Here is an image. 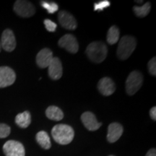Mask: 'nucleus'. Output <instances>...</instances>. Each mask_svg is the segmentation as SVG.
I'll return each instance as SVG.
<instances>
[{
    "label": "nucleus",
    "instance_id": "obj_1",
    "mask_svg": "<svg viewBox=\"0 0 156 156\" xmlns=\"http://www.w3.org/2000/svg\"><path fill=\"white\" fill-rule=\"evenodd\" d=\"M54 140L60 145H68L73 141L75 132L72 126L67 124H56L51 130Z\"/></svg>",
    "mask_w": 156,
    "mask_h": 156
},
{
    "label": "nucleus",
    "instance_id": "obj_2",
    "mask_svg": "<svg viewBox=\"0 0 156 156\" xmlns=\"http://www.w3.org/2000/svg\"><path fill=\"white\" fill-rule=\"evenodd\" d=\"M85 52L90 60L95 63H101L106 59L108 48L103 42L94 41L87 46Z\"/></svg>",
    "mask_w": 156,
    "mask_h": 156
},
{
    "label": "nucleus",
    "instance_id": "obj_3",
    "mask_svg": "<svg viewBox=\"0 0 156 156\" xmlns=\"http://www.w3.org/2000/svg\"><path fill=\"white\" fill-rule=\"evenodd\" d=\"M136 41L135 38L131 36H124L120 39L119 43L117 56L121 60H125L128 58L135 49Z\"/></svg>",
    "mask_w": 156,
    "mask_h": 156
},
{
    "label": "nucleus",
    "instance_id": "obj_4",
    "mask_svg": "<svg viewBox=\"0 0 156 156\" xmlns=\"http://www.w3.org/2000/svg\"><path fill=\"white\" fill-rule=\"evenodd\" d=\"M143 76L139 71H133L129 74L126 80V91L129 95H133L142 87Z\"/></svg>",
    "mask_w": 156,
    "mask_h": 156
},
{
    "label": "nucleus",
    "instance_id": "obj_5",
    "mask_svg": "<svg viewBox=\"0 0 156 156\" xmlns=\"http://www.w3.org/2000/svg\"><path fill=\"white\" fill-rule=\"evenodd\" d=\"M13 9L17 15L23 17H30L36 13V8L32 3L25 0L15 2Z\"/></svg>",
    "mask_w": 156,
    "mask_h": 156
},
{
    "label": "nucleus",
    "instance_id": "obj_6",
    "mask_svg": "<svg viewBox=\"0 0 156 156\" xmlns=\"http://www.w3.org/2000/svg\"><path fill=\"white\" fill-rule=\"evenodd\" d=\"M3 152L6 156H25L24 146L21 142L9 140L3 145Z\"/></svg>",
    "mask_w": 156,
    "mask_h": 156
},
{
    "label": "nucleus",
    "instance_id": "obj_7",
    "mask_svg": "<svg viewBox=\"0 0 156 156\" xmlns=\"http://www.w3.org/2000/svg\"><path fill=\"white\" fill-rule=\"evenodd\" d=\"M58 46L71 54H76L79 50V44L73 35L66 34L58 40Z\"/></svg>",
    "mask_w": 156,
    "mask_h": 156
},
{
    "label": "nucleus",
    "instance_id": "obj_8",
    "mask_svg": "<svg viewBox=\"0 0 156 156\" xmlns=\"http://www.w3.org/2000/svg\"><path fill=\"white\" fill-rule=\"evenodd\" d=\"M16 75L9 67H0V88L10 86L15 83Z\"/></svg>",
    "mask_w": 156,
    "mask_h": 156
},
{
    "label": "nucleus",
    "instance_id": "obj_9",
    "mask_svg": "<svg viewBox=\"0 0 156 156\" xmlns=\"http://www.w3.org/2000/svg\"><path fill=\"white\" fill-rule=\"evenodd\" d=\"M0 41H1L2 47L6 51H12L16 47V40H15L14 33L10 29H6L3 31Z\"/></svg>",
    "mask_w": 156,
    "mask_h": 156
},
{
    "label": "nucleus",
    "instance_id": "obj_10",
    "mask_svg": "<svg viewBox=\"0 0 156 156\" xmlns=\"http://www.w3.org/2000/svg\"><path fill=\"white\" fill-rule=\"evenodd\" d=\"M58 20L59 24L67 30H73L77 28V21L73 15L67 11H60L58 15Z\"/></svg>",
    "mask_w": 156,
    "mask_h": 156
},
{
    "label": "nucleus",
    "instance_id": "obj_11",
    "mask_svg": "<svg viewBox=\"0 0 156 156\" xmlns=\"http://www.w3.org/2000/svg\"><path fill=\"white\" fill-rule=\"evenodd\" d=\"M98 89L103 95L109 96L116 90V85L110 77H103L98 83Z\"/></svg>",
    "mask_w": 156,
    "mask_h": 156
},
{
    "label": "nucleus",
    "instance_id": "obj_12",
    "mask_svg": "<svg viewBox=\"0 0 156 156\" xmlns=\"http://www.w3.org/2000/svg\"><path fill=\"white\" fill-rule=\"evenodd\" d=\"M81 121L84 126L90 131H95L102 125L101 122H98L95 115L90 112H86L82 114Z\"/></svg>",
    "mask_w": 156,
    "mask_h": 156
},
{
    "label": "nucleus",
    "instance_id": "obj_13",
    "mask_svg": "<svg viewBox=\"0 0 156 156\" xmlns=\"http://www.w3.org/2000/svg\"><path fill=\"white\" fill-rule=\"evenodd\" d=\"M48 76L54 80H57L62 77L63 74L62 64L58 57H54L48 65Z\"/></svg>",
    "mask_w": 156,
    "mask_h": 156
},
{
    "label": "nucleus",
    "instance_id": "obj_14",
    "mask_svg": "<svg viewBox=\"0 0 156 156\" xmlns=\"http://www.w3.org/2000/svg\"><path fill=\"white\" fill-rule=\"evenodd\" d=\"M53 58V52L49 48H43L37 54L36 64L39 67L46 68L48 67Z\"/></svg>",
    "mask_w": 156,
    "mask_h": 156
},
{
    "label": "nucleus",
    "instance_id": "obj_15",
    "mask_svg": "<svg viewBox=\"0 0 156 156\" xmlns=\"http://www.w3.org/2000/svg\"><path fill=\"white\" fill-rule=\"evenodd\" d=\"M124 129L119 123L114 122L109 124L107 134V140L111 143L116 142L122 135Z\"/></svg>",
    "mask_w": 156,
    "mask_h": 156
},
{
    "label": "nucleus",
    "instance_id": "obj_16",
    "mask_svg": "<svg viewBox=\"0 0 156 156\" xmlns=\"http://www.w3.org/2000/svg\"><path fill=\"white\" fill-rule=\"evenodd\" d=\"M15 123L20 128H27L31 123L30 113L28 111H25L24 112L17 114L15 117Z\"/></svg>",
    "mask_w": 156,
    "mask_h": 156
},
{
    "label": "nucleus",
    "instance_id": "obj_17",
    "mask_svg": "<svg viewBox=\"0 0 156 156\" xmlns=\"http://www.w3.org/2000/svg\"><path fill=\"white\" fill-rule=\"evenodd\" d=\"M46 115L48 119L53 121H60L64 118V113L58 107L51 106L46 110Z\"/></svg>",
    "mask_w": 156,
    "mask_h": 156
},
{
    "label": "nucleus",
    "instance_id": "obj_18",
    "mask_svg": "<svg viewBox=\"0 0 156 156\" xmlns=\"http://www.w3.org/2000/svg\"><path fill=\"white\" fill-rule=\"evenodd\" d=\"M36 141L42 148L45 150L50 149L51 147L50 137L48 133L45 131H40L36 134Z\"/></svg>",
    "mask_w": 156,
    "mask_h": 156
},
{
    "label": "nucleus",
    "instance_id": "obj_19",
    "mask_svg": "<svg viewBox=\"0 0 156 156\" xmlns=\"http://www.w3.org/2000/svg\"><path fill=\"white\" fill-rule=\"evenodd\" d=\"M119 29L116 25H113L108 29V33H107L106 40L108 44L110 45H113L116 44L119 39Z\"/></svg>",
    "mask_w": 156,
    "mask_h": 156
},
{
    "label": "nucleus",
    "instance_id": "obj_20",
    "mask_svg": "<svg viewBox=\"0 0 156 156\" xmlns=\"http://www.w3.org/2000/svg\"><path fill=\"white\" fill-rule=\"evenodd\" d=\"M151 9V2H147L145 5H142V7H137V6H134L133 7V10L134 14L137 17H146L149 14L150 11Z\"/></svg>",
    "mask_w": 156,
    "mask_h": 156
},
{
    "label": "nucleus",
    "instance_id": "obj_21",
    "mask_svg": "<svg viewBox=\"0 0 156 156\" xmlns=\"http://www.w3.org/2000/svg\"><path fill=\"white\" fill-rule=\"evenodd\" d=\"M41 5L45 9H46L48 12L50 13V14H54L58 9V6L57 4L53 2L42 1L41 2Z\"/></svg>",
    "mask_w": 156,
    "mask_h": 156
},
{
    "label": "nucleus",
    "instance_id": "obj_22",
    "mask_svg": "<svg viewBox=\"0 0 156 156\" xmlns=\"http://www.w3.org/2000/svg\"><path fill=\"white\" fill-rule=\"evenodd\" d=\"M11 129L7 124H0V138H5L10 134Z\"/></svg>",
    "mask_w": 156,
    "mask_h": 156
},
{
    "label": "nucleus",
    "instance_id": "obj_23",
    "mask_svg": "<svg viewBox=\"0 0 156 156\" xmlns=\"http://www.w3.org/2000/svg\"><path fill=\"white\" fill-rule=\"evenodd\" d=\"M111 3L109 1L107 0H104V1L99 2L95 3L94 5V10L95 11H102L106 7L110 6Z\"/></svg>",
    "mask_w": 156,
    "mask_h": 156
},
{
    "label": "nucleus",
    "instance_id": "obj_24",
    "mask_svg": "<svg viewBox=\"0 0 156 156\" xmlns=\"http://www.w3.org/2000/svg\"><path fill=\"white\" fill-rule=\"evenodd\" d=\"M44 23L45 25V27H46V30L48 31H49V32H54V31L56 30L57 25H56L55 23H54L53 21L51 20L46 19L44 20Z\"/></svg>",
    "mask_w": 156,
    "mask_h": 156
},
{
    "label": "nucleus",
    "instance_id": "obj_25",
    "mask_svg": "<svg viewBox=\"0 0 156 156\" xmlns=\"http://www.w3.org/2000/svg\"><path fill=\"white\" fill-rule=\"evenodd\" d=\"M147 67L149 69L150 73L152 75L155 76L156 75V58L153 57L151 58V61H149L147 64Z\"/></svg>",
    "mask_w": 156,
    "mask_h": 156
},
{
    "label": "nucleus",
    "instance_id": "obj_26",
    "mask_svg": "<svg viewBox=\"0 0 156 156\" xmlns=\"http://www.w3.org/2000/svg\"><path fill=\"white\" fill-rule=\"evenodd\" d=\"M150 116H151V119L154 121L156 120V107L153 106V108L150 111Z\"/></svg>",
    "mask_w": 156,
    "mask_h": 156
},
{
    "label": "nucleus",
    "instance_id": "obj_27",
    "mask_svg": "<svg viewBox=\"0 0 156 156\" xmlns=\"http://www.w3.org/2000/svg\"><path fill=\"white\" fill-rule=\"evenodd\" d=\"M145 156H156V150L155 148H152L147 152Z\"/></svg>",
    "mask_w": 156,
    "mask_h": 156
},
{
    "label": "nucleus",
    "instance_id": "obj_28",
    "mask_svg": "<svg viewBox=\"0 0 156 156\" xmlns=\"http://www.w3.org/2000/svg\"><path fill=\"white\" fill-rule=\"evenodd\" d=\"M2 50V46H1V41H0V52H1Z\"/></svg>",
    "mask_w": 156,
    "mask_h": 156
},
{
    "label": "nucleus",
    "instance_id": "obj_29",
    "mask_svg": "<svg viewBox=\"0 0 156 156\" xmlns=\"http://www.w3.org/2000/svg\"><path fill=\"white\" fill-rule=\"evenodd\" d=\"M136 2H138V3H141V2H142V1H136Z\"/></svg>",
    "mask_w": 156,
    "mask_h": 156
},
{
    "label": "nucleus",
    "instance_id": "obj_30",
    "mask_svg": "<svg viewBox=\"0 0 156 156\" xmlns=\"http://www.w3.org/2000/svg\"><path fill=\"white\" fill-rule=\"evenodd\" d=\"M108 156H114V155H108Z\"/></svg>",
    "mask_w": 156,
    "mask_h": 156
}]
</instances>
